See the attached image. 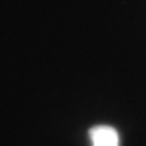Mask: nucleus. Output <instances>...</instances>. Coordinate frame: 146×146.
Returning a JSON list of instances; mask_svg holds the SVG:
<instances>
[{
  "mask_svg": "<svg viewBox=\"0 0 146 146\" xmlns=\"http://www.w3.org/2000/svg\"><path fill=\"white\" fill-rule=\"evenodd\" d=\"M92 146H119L118 131L111 126H95L89 130Z\"/></svg>",
  "mask_w": 146,
  "mask_h": 146,
  "instance_id": "obj_1",
  "label": "nucleus"
}]
</instances>
